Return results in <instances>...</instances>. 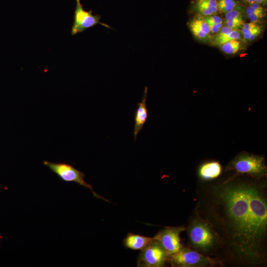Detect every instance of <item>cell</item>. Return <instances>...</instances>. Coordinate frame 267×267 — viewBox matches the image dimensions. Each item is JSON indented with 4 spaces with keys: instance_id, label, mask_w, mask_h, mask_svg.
<instances>
[{
    "instance_id": "cell-1",
    "label": "cell",
    "mask_w": 267,
    "mask_h": 267,
    "mask_svg": "<svg viewBox=\"0 0 267 267\" xmlns=\"http://www.w3.org/2000/svg\"><path fill=\"white\" fill-rule=\"evenodd\" d=\"M252 179L229 178L198 189L196 212L218 234L224 261L249 266L267 261L266 184Z\"/></svg>"
},
{
    "instance_id": "cell-2",
    "label": "cell",
    "mask_w": 267,
    "mask_h": 267,
    "mask_svg": "<svg viewBox=\"0 0 267 267\" xmlns=\"http://www.w3.org/2000/svg\"><path fill=\"white\" fill-rule=\"evenodd\" d=\"M189 248L209 257L219 256L222 243L218 234L206 220L196 213L185 228Z\"/></svg>"
},
{
    "instance_id": "cell-3",
    "label": "cell",
    "mask_w": 267,
    "mask_h": 267,
    "mask_svg": "<svg viewBox=\"0 0 267 267\" xmlns=\"http://www.w3.org/2000/svg\"><path fill=\"white\" fill-rule=\"evenodd\" d=\"M267 170L263 156L243 151L229 162L224 171L234 172L233 175L229 178L245 176L259 180L266 177Z\"/></svg>"
},
{
    "instance_id": "cell-4",
    "label": "cell",
    "mask_w": 267,
    "mask_h": 267,
    "mask_svg": "<svg viewBox=\"0 0 267 267\" xmlns=\"http://www.w3.org/2000/svg\"><path fill=\"white\" fill-rule=\"evenodd\" d=\"M167 261L172 267H207L223 265L222 261L207 256L182 246L175 254L169 256Z\"/></svg>"
},
{
    "instance_id": "cell-5",
    "label": "cell",
    "mask_w": 267,
    "mask_h": 267,
    "mask_svg": "<svg viewBox=\"0 0 267 267\" xmlns=\"http://www.w3.org/2000/svg\"><path fill=\"white\" fill-rule=\"evenodd\" d=\"M44 163L52 172L58 175L63 180L77 183L82 186L89 189L96 198H100L106 201L109 202V200L96 193L93 190L92 186L85 181V175L83 173L77 170L72 166L66 164L54 163L48 161H44Z\"/></svg>"
},
{
    "instance_id": "cell-6",
    "label": "cell",
    "mask_w": 267,
    "mask_h": 267,
    "mask_svg": "<svg viewBox=\"0 0 267 267\" xmlns=\"http://www.w3.org/2000/svg\"><path fill=\"white\" fill-rule=\"evenodd\" d=\"M154 239V238H153ZM168 255L160 245L154 239L144 250L141 251L137 265L141 267H162L167 261Z\"/></svg>"
},
{
    "instance_id": "cell-7",
    "label": "cell",
    "mask_w": 267,
    "mask_h": 267,
    "mask_svg": "<svg viewBox=\"0 0 267 267\" xmlns=\"http://www.w3.org/2000/svg\"><path fill=\"white\" fill-rule=\"evenodd\" d=\"M91 10H85L81 4L80 0H76V6L74 12V22L71 29V35L83 32L97 24L111 28L108 25L100 22L101 16L98 14H93Z\"/></svg>"
},
{
    "instance_id": "cell-8",
    "label": "cell",
    "mask_w": 267,
    "mask_h": 267,
    "mask_svg": "<svg viewBox=\"0 0 267 267\" xmlns=\"http://www.w3.org/2000/svg\"><path fill=\"white\" fill-rule=\"evenodd\" d=\"M184 230V226L166 227L153 238L160 244L169 257L177 252L182 247L180 234Z\"/></svg>"
},
{
    "instance_id": "cell-9",
    "label": "cell",
    "mask_w": 267,
    "mask_h": 267,
    "mask_svg": "<svg viewBox=\"0 0 267 267\" xmlns=\"http://www.w3.org/2000/svg\"><path fill=\"white\" fill-rule=\"evenodd\" d=\"M222 172L221 164L217 161H209L203 163L199 167L197 175L203 182L212 180L218 178Z\"/></svg>"
},
{
    "instance_id": "cell-10",
    "label": "cell",
    "mask_w": 267,
    "mask_h": 267,
    "mask_svg": "<svg viewBox=\"0 0 267 267\" xmlns=\"http://www.w3.org/2000/svg\"><path fill=\"white\" fill-rule=\"evenodd\" d=\"M147 91V87H145L142 100L137 103V107L134 114V135L135 140L139 132L142 129L148 118L146 108Z\"/></svg>"
},
{
    "instance_id": "cell-11",
    "label": "cell",
    "mask_w": 267,
    "mask_h": 267,
    "mask_svg": "<svg viewBox=\"0 0 267 267\" xmlns=\"http://www.w3.org/2000/svg\"><path fill=\"white\" fill-rule=\"evenodd\" d=\"M153 238L129 233L123 240V244L126 248L133 250L142 251L153 241Z\"/></svg>"
},
{
    "instance_id": "cell-12",
    "label": "cell",
    "mask_w": 267,
    "mask_h": 267,
    "mask_svg": "<svg viewBox=\"0 0 267 267\" xmlns=\"http://www.w3.org/2000/svg\"><path fill=\"white\" fill-rule=\"evenodd\" d=\"M195 7L196 10L205 16L212 15L218 10L216 0H197Z\"/></svg>"
},
{
    "instance_id": "cell-13",
    "label": "cell",
    "mask_w": 267,
    "mask_h": 267,
    "mask_svg": "<svg viewBox=\"0 0 267 267\" xmlns=\"http://www.w3.org/2000/svg\"><path fill=\"white\" fill-rule=\"evenodd\" d=\"M221 49L226 54H234L240 48V43L237 40L228 41L221 45Z\"/></svg>"
},
{
    "instance_id": "cell-14",
    "label": "cell",
    "mask_w": 267,
    "mask_h": 267,
    "mask_svg": "<svg viewBox=\"0 0 267 267\" xmlns=\"http://www.w3.org/2000/svg\"><path fill=\"white\" fill-rule=\"evenodd\" d=\"M239 37V32L237 30H234L230 33L226 34L221 37L215 38L214 43L217 45H221L228 41L237 40Z\"/></svg>"
},
{
    "instance_id": "cell-15",
    "label": "cell",
    "mask_w": 267,
    "mask_h": 267,
    "mask_svg": "<svg viewBox=\"0 0 267 267\" xmlns=\"http://www.w3.org/2000/svg\"><path fill=\"white\" fill-rule=\"evenodd\" d=\"M236 3L234 0H220L218 2V9L223 13H227L234 9Z\"/></svg>"
},
{
    "instance_id": "cell-16",
    "label": "cell",
    "mask_w": 267,
    "mask_h": 267,
    "mask_svg": "<svg viewBox=\"0 0 267 267\" xmlns=\"http://www.w3.org/2000/svg\"><path fill=\"white\" fill-rule=\"evenodd\" d=\"M191 23L199 28L207 35L210 32L208 24L204 18H195L191 21Z\"/></svg>"
},
{
    "instance_id": "cell-17",
    "label": "cell",
    "mask_w": 267,
    "mask_h": 267,
    "mask_svg": "<svg viewBox=\"0 0 267 267\" xmlns=\"http://www.w3.org/2000/svg\"><path fill=\"white\" fill-rule=\"evenodd\" d=\"M261 28L259 25H256L255 27L250 30L249 31L243 34L245 39L252 41L258 36L261 32Z\"/></svg>"
},
{
    "instance_id": "cell-18",
    "label": "cell",
    "mask_w": 267,
    "mask_h": 267,
    "mask_svg": "<svg viewBox=\"0 0 267 267\" xmlns=\"http://www.w3.org/2000/svg\"><path fill=\"white\" fill-rule=\"evenodd\" d=\"M207 22L211 23L220 29L222 27V19L218 16H208L204 18Z\"/></svg>"
},
{
    "instance_id": "cell-19",
    "label": "cell",
    "mask_w": 267,
    "mask_h": 267,
    "mask_svg": "<svg viewBox=\"0 0 267 267\" xmlns=\"http://www.w3.org/2000/svg\"><path fill=\"white\" fill-rule=\"evenodd\" d=\"M190 30L194 36L199 39L203 40L206 38L207 35L199 28L190 23Z\"/></svg>"
},
{
    "instance_id": "cell-20",
    "label": "cell",
    "mask_w": 267,
    "mask_h": 267,
    "mask_svg": "<svg viewBox=\"0 0 267 267\" xmlns=\"http://www.w3.org/2000/svg\"><path fill=\"white\" fill-rule=\"evenodd\" d=\"M241 17V13L238 10L234 9L226 13L225 15L226 21H231L233 19Z\"/></svg>"
},
{
    "instance_id": "cell-21",
    "label": "cell",
    "mask_w": 267,
    "mask_h": 267,
    "mask_svg": "<svg viewBox=\"0 0 267 267\" xmlns=\"http://www.w3.org/2000/svg\"><path fill=\"white\" fill-rule=\"evenodd\" d=\"M247 15L250 21L255 23L263 18L265 16V13L249 14Z\"/></svg>"
},
{
    "instance_id": "cell-22",
    "label": "cell",
    "mask_w": 267,
    "mask_h": 267,
    "mask_svg": "<svg viewBox=\"0 0 267 267\" xmlns=\"http://www.w3.org/2000/svg\"><path fill=\"white\" fill-rule=\"evenodd\" d=\"M233 30L232 29H230L227 26L222 27L221 30L219 33V34L216 36V38H218L221 37L226 34L232 32Z\"/></svg>"
},
{
    "instance_id": "cell-23",
    "label": "cell",
    "mask_w": 267,
    "mask_h": 267,
    "mask_svg": "<svg viewBox=\"0 0 267 267\" xmlns=\"http://www.w3.org/2000/svg\"><path fill=\"white\" fill-rule=\"evenodd\" d=\"M257 25L254 22H250L244 24L242 28V32L243 34L249 31Z\"/></svg>"
},
{
    "instance_id": "cell-24",
    "label": "cell",
    "mask_w": 267,
    "mask_h": 267,
    "mask_svg": "<svg viewBox=\"0 0 267 267\" xmlns=\"http://www.w3.org/2000/svg\"><path fill=\"white\" fill-rule=\"evenodd\" d=\"M210 28V31L213 33H217L219 31L220 29L216 27L214 24L207 22Z\"/></svg>"
},
{
    "instance_id": "cell-25",
    "label": "cell",
    "mask_w": 267,
    "mask_h": 267,
    "mask_svg": "<svg viewBox=\"0 0 267 267\" xmlns=\"http://www.w3.org/2000/svg\"><path fill=\"white\" fill-rule=\"evenodd\" d=\"M245 0L250 3L256 2L259 4H261V3L265 2L267 0Z\"/></svg>"
}]
</instances>
